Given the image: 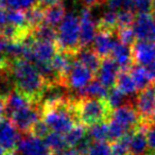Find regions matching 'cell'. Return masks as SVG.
Here are the masks:
<instances>
[{
	"label": "cell",
	"mask_w": 155,
	"mask_h": 155,
	"mask_svg": "<svg viewBox=\"0 0 155 155\" xmlns=\"http://www.w3.org/2000/svg\"><path fill=\"white\" fill-rule=\"evenodd\" d=\"M10 72L15 88L39 104L48 85L36 66L26 58H19L11 63Z\"/></svg>",
	"instance_id": "obj_1"
},
{
	"label": "cell",
	"mask_w": 155,
	"mask_h": 155,
	"mask_svg": "<svg viewBox=\"0 0 155 155\" xmlns=\"http://www.w3.org/2000/svg\"><path fill=\"white\" fill-rule=\"evenodd\" d=\"M50 132H51V130L49 129V127L46 124L45 121H44L43 119H41V120L33 127L30 135H33V136H35V137H39V138L45 139Z\"/></svg>",
	"instance_id": "obj_35"
},
{
	"label": "cell",
	"mask_w": 155,
	"mask_h": 155,
	"mask_svg": "<svg viewBox=\"0 0 155 155\" xmlns=\"http://www.w3.org/2000/svg\"><path fill=\"white\" fill-rule=\"evenodd\" d=\"M120 71V68L116 64V62L110 56H108V58H102L101 65L96 73V77L104 86L110 88L116 85L117 78Z\"/></svg>",
	"instance_id": "obj_13"
},
{
	"label": "cell",
	"mask_w": 155,
	"mask_h": 155,
	"mask_svg": "<svg viewBox=\"0 0 155 155\" xmlns=\"http://www.w3.org/2000/svg\"><path fill=\"white\" fill-rule=\"evenodd\" d=\"M41 119V108L39 104L26 107L18 110L9 118V120L14 124V127L22 134L29 135L32 131L33 127Z\"/></svg>",
	"instance_id": "obj_4"
},
{
	"label": "cell",
	"mask_w": 155,
	"mask_h": 155,
	"mask_svg": "<svg viewBox=\"0 0 155 155\" xmlns=\"http://www.w3.org/2000/svg\"><path fill=\"white\" fill-rule=\"evenodd\" d=\"M87 135V127L81 123H77L69 132L65 134V140L69 148H74Z\"/></svg>",
	"instance_id": "obj_28"
},
{
	"label": "cell",
	"mask_w": 155,
	"mask_h": 155,
	"mask_svg": "<svg viewBox=\"0 0 155 155\" xmlns=\"http://www.w3.org/2000/svg\"><path fill=\"white\" fill-rule=\"evenodd\" d=\"M144 68H146L147 72H148V75H149V78H150L151 83H152V84H155V61L151 63V64L144 66Z\"/></svg>",
	"instance_id": "obj_39"
},
{
	"label": "cell",
	"mask_w": 155,
	"mask_h": 155,
	"mask_svg": "<svg viewBox=\"0 0 155 155\" xmlns=\"http://www.w3.org/2000/svg\"><path fill=\"white\" fill-rule=\"evenodd\" d=\"M118 41L116 33L110 31L98 30L95 39L93 41L91 48L101 58H105L112 55L113 49Z\"/></svg>",
	"instance_id": "obj_12"
},
{
	"label": "cell",
	"mask_w": 155,
	"mask_h": 155,
	"mask_svg": "<svg viewBox=\"0 0 155 155\" xmlns=\"http://www.w3.org/2000/svg\"><path fill=\"white\" fill-rule=\"evenodd\" d=\"M80 47H91L98 33V24L93 17L91 10L83 8L80 12Z\"/></svg>",
	"instance_id": "obj_7"
},
{
	"label": "cell",
	"mask_w": 155,
	"mask_h": 155,
	"mask_svg": "<svg viewBox=\"0 0 155 155\" xmlns=\"http://www.w3.org/2000/svg\"><path fill=\"white\" fill-rule=\"evenodd\" d=\"M116 36L120 43L124 44L127 46H133L136 41V35L134 32L133 27H123V28H118L116 31Z\"/></svg>",
	"instance_id": "obj_30"
},
{
	"label": "cell",
	"mask_w": 155,
	"mask_h": 155,
	"mask_svg": "<svg viewBox=\"0 0 155 155\" xmlns=\"http://www.w3.org/2000/svg\"><path fill=\"white\" fill-rule=\"evenodd\" d=\"M133 105L142 122L150 124L155 114V84H151L142 91H139L133 101Z\"/></svg>",
	"instance_id": "obj_5"
},
{
	"label": "cell",
	"mask_w": 155,
	"mask_h": 155,
	"mask_svg": "<svg viewBox=\"0 0 155 155\" xmlns=\"http://www.w3.org/2000/svg\"><path fill=\"white\" fill-rule=\"evenodd\" d=\"M133 29L138 41L155 43V17L152 13L138 14L134 21Z\"/></svg>",
	"instance_id": "obj_11"
},
{
	"label": "cell",
	"mask_w": 155,
	"mask_h": 155,
	"mask_svg": "<svg viewBox=\"0 0 155 155\" xmlns=\"http://www.w3.org/2000/svg\"><path fill=\"white\" fill-rule=\"evenodd\" d=\"M154 15H155V0H154Z\"/></svg>",
	"instance_id": "obj_44"
},
{
	"label": "cell",
	"mask_w": 155,
	"mask_h": 155,
	"mask_svg": "<svg viewBox=\"0 0 155 155\" xmlns=\"http://www.w3.org/2000/svg\"><path fill=\"white\" fill-rule=\"evenodd\" d=\"M104 5H105L107 10L117 12V13L121 11H124V10L134 11L131 0H105Z\"/></svg>",
	"instance_id": "obj_31"
},
{
	"label": "cell",
	"mask_w": 155,
	"mask_h": 155,
	"mask_svg": "<svg viewBox=\"0 0 155 155\" xmlns=\"http://www.w3.org/2000/svg\"><path fill=\"white\" fill-rule=\"evenodd\" d=\"M8 25V10L0 5V30Z\"/></svg>",
	"instance_id": "obj_40"
},
{
	"label": "cell",
	"mask_w": 155,
	"mask_h": 155,
	"mask_svg": "<svg viewBox=\"0 0 155 155\" xmlns=\"http://www.w3.org/2000/svg\"><path fill=\"white\" fill-rule=\"evenodd\" d=\"M0 97H2V96H1V95H0Z\"/></svg>",
	"instance_id": "obj_45"
},
{
	"label": "cell",
	"mask_w": 155,
	"mask_h": 155,
	"mask_svg": "<svg viewBox=\"0 0 155 155\" xmlns=\"http://www.w3.org/2000/svg\"><path fill=\"white\" fill-rule=\"evenodd\" d=\"M110 58L116 62V64L119 66L120 70H130L131 67L135 64L134 63L132 47L124 45V44L120 43L119 41L115 45Z\"/></svg>",
	"instance_id": "obj_16"
},
{
	"label": "cell",
	"mask_w": 155,
	"mask_h": 155,
	"mask_svg": "<svg viewBox=\"0 0 155 155\" xmlns=\"http://www.w3.org/2000/svg\"><path fill=\"white\" fill-rule=\"evenodd\" d=\"M22 134L9 119H3L0 124V143L10 153H17Z\"/></svg>",
	"instance_id": "obj_10"
},
{
	"label": "cell",
	"mask_w": 155,
	"mask_h": 155,
	"mask_svg": "<svg viewBox=\"0 0 155 155\" xmlns=\"http://www.w3.org/2000/svg\"><path fill=\"white\" fill-rule=\"evenodd\" d=\"M5 45L7 39L0 34V71L7 70L11 67V62L5 56Z\"/></svg>",
	"instance_id": "obj_36"
},
{
	"label": "cell",
	"mask_w": 155,
	"mask_h": 155,
	"mask_svg": "<svg viewBox=\"0 0 155 155\" xmlns=\"http://www.w3.org/2000/svg\"><path fill=\"white\" fill-rule=\"evenodd\" d=\"M33 104L37 103H34L30 98H28L16 88H14L5 98V118L9 119L16 112L29 107Z\"/></svg>",
	"instance_id": "obj_14"
},
{
	"label": "cell",
	"mask_w": 155,
	"mask_h": 155,
	"mask_svg": "<svg viewBox=\"0 0 155 155\" xmlns=\"http://www.w3.org/2000/svg\"><path fill=\"white\" fill-rule=\"evenodd\" d=\"M135 12L124 10V11L118 12V28L123 27H133L135 21Z\"/></svg>",
	"instance_id": "obj_34"
},
{
	"label": "cell",
	"mask_w": 155,
	"mask_h": 155,
	"mask_svg": "<svg viewBox=\"0 0 155 155\" xmlns=\"http://www.w3.org/2000/svg\"><path fill=\"white\" fill-rule=\"evenodd\" d=\"M27 18V22L31 30L38 27L39 25L45 22V7L41 5H37L32 9L25 11Z\"/></svg>",
	"instance_id": "obj_26"
},
{
	"label": "cell",
	"mask_w": 155,
	"mask_h": 155,
	"mask_svg": "<svg viewBox=\"0 0 155 155\" xmlns=\"http://www.w3.org/2000/svg\"><path fill=\"white\" fill-rule=\"evenodd\" d=\"M87 133L93 141L110 142V127L108 122H101L87 127Z\"/></svg>",
	"instance_id": "obj_24"
},
{
	"label": "cell",
	"mask_w": 155,
	"mask_h": 155,
	"mask_svg": "<svg viewBox=\"0 0 155 155\" xmlns=\"http://www.w3.org/2000/svg\"><path fill=\"white\" fill-rule=\"evenodd\" d=\"M108 93V88L104 86L99 80L94 79L89 84H87L84 88L75 91V97L85 98H106Z\"/></svg>",
	"instance_id": "obj_19"
},
{
	"label": "cell",
	"mask_w": 155,
	"mask_h": 155,
	"mask_svg": "<svg viewBox=\"0 0 155 155\" xmlns=\"http://www.w3.org/2000/svg\"><path fill=\"white\" fill-rule=\"evenodd\" d=\"M83 8H87V9H94L96 7H99L101 5H104L105 0H79Z\"/></svg>",
	"instance_id": "obj_38"
},
{
	"label": "cell",
	"mask_w": 155,
	"mask_h": 155,
	"mask_svg": "<svg viewBox=\"0 0 155 155\" xmlns=\"http://www.w3.org/2000/svg\"><path fill=\"white\" fill-rule=\"evenodd\" d=\"M86 155H113L112 146L110 142L94 141L87 151Z\"/></svg>",
	"instance_id": "obj_32"
},
{
	"label": "cell",
	"mask_w": 155,
	"mask_h": 155,
	"mask_svg": "<svg viewBox=\"0 0 155 155\" xmlns=\"http://www.w3.org/2000/svg\"><path fill=\"white\" fill-rule=\"evenodd\" d=\"M127 96H125L122 91H120L116 86H113L110 88H108V93L107 96H106V101L108 102L110 106L113 108V110H116V108L120 107L122 105H125V104L129 103H133L134 100L130 101L127 99Z\"/></svg>",
	"instance_id": "obj_27"
},
{
	"label": "cell",
	"mask_w": 155,
	"mask_h": 155,
	"mask_svg": "<svg viewBox=\"0 0 155 155\" xmlns=\"http://www.w3.org/2000/svg\"><path fill=\"white\" fill-rule=\"evenodd\" d=\"M110 120L117 122L127 132L135 131L141 123V119L136 112L133 103L125 104L113 110Z\"/></svg>",
	"instance_id": "obj_8"
},
{
	"label": "cell",
	"mask_w": 155,
	"mask_h": 155,
	"mask_svg": "<svg viewBox=\"0 0 155 155\" xmlns=\"http://www.w3.org/2000/svg\"><path fill=\"white\" fill-rule=\"evenodd\" d=\"M135 13L150 14L154 12V0H131Z\"/></svg>",
	"instance_id": "obj_33"
},
{
	"label": "cell",
	"mask_w": 155,
	"mask_h": 155,
	"mask_svg": "<svg viewBox=\"0 0 155 155\" xmlns=\"http://www.w3.org/2000/svg\"><path fill=\"white\" fill-rule=\"evenodd\" d=\"M2 120H3V117L0 116V124H1V122H2Z\"/></svg>",
	"instance_id": "obj_43"
},
{
	"label": "cell",
	"mask_w": 155,
	"mask_h": 155,
	"mask_svg": "<svg viewBox=\"0 0 155 155\" xmlns=\"http://www.w3.org/2000/svg\"><path fill=\"white\" fill-rule=\"evenodd\" d=\"M19 155H54L45 139L33 135H22L17 148Z\"/></svg>",
	"instance_id": "obj_9"
},
{
	"label": "cell",
	"mask_w": 155,
	"mask_h": 155,
	"mask_svg": "<svg viewBox=\"0 0 155 155\" xmlns=\"http://www.w3.org/2000/svg\"><path fill=\"white\" fill-rule=\"evenodd\" d=\"M63 0H38L39 5H41L43 7H49V5H55V3L62 2Z\"/></svg>",
	"instance_id": "obj_41"
},
{
	"label": "cell",
	"mask_w": 155,
	"mask_h": 155,
	"mask_svg": "<svg viewBox=\"0 0 155 155\" xmlns=\"http://www.w3.org/2000/svg\"><path fill=\"white\" fill-rule=\"evenodd\" d=\"M66 7L63 2L49 5L45 8V24L58 28L66 16Z\"/></svg>",
	"instance_id": "obj_18"
},
{
	"label": "cell",
	"mask_w": 155,
	"mask_h": 155,
	"mask_svg": "<svg viewBox=\"0 0 155 155\" xmlns=\"http://www.w3.org/2000/svg\"><path fill=\"white\" fill-rule=\"evenodd\" d=\"M74 113L78 122L89 127L101 122H108L113 114L105 98L75 97Z\"/></svg>",
	"instance_id": "obj_2"
},
{
	"label": "cell",
	"mask_w": 155,
	"mask_h": 155,
	"mask_svg": "<svg viewBox=\"0 0 155 155\" xmlns=\"http://www.w3.org/2000/svg\"><path fill=\"white\" fill-rule=\"evenodd\" d=\"M74 58L78 62H80L82 65L91 70L94 73H97L100 65H101L102 58L96 53L91 47L80 48L77 53L74 54Z\"/></svg>",
	"instance_id": "obj_17"
},
{
	"label": "cell",
	"mask_w": 155,
	"mask_h": 155,
	"mask_svg": "<svg viewBox=\"0 0 155 155\" xmlns=\"http://www.w3.org/2000/svg\"><path fill=\"white\" fill-rule=\"evenodd\" d=\"M0 155H16V153H10L5 150L2 147V144L0 143Z\"/></svg>",
	"instance_id": "obj_42"
},
{
	"label": "cell",
	"mask_w": 155,
	"mask_h": 155,
	"mask_svg": "<svg viewBox=\"0 0 155 155\" xmlns=\"http://www.w3.org/2000/svg\"><path fill=\"white\" fill-rule=\"evenodd\" d=\"M135 64L142 66L151 64L155 61V43L148 41H137L132 46Z\"/></svg>",
	"instance_id": "obj_15"
},
{
	"label": "cell",
	"mask_w": 155,
	"mask_h": 155,
	"mask_svg": "<svg viewBox=\"0 0 155 155\" xmlns=\"http://www.w3.org/2000/svg\"><path fill=\"white\" fill-rule=\"evenodd\" d=\"M115 86L127 97L136 95L138 91V88L136 86L135 81H134L130 70H121L119 72Z\"/></svg>",
	"instance_id": "obj_20"
},
{
	"label": "cell",
	"mask_w": 155,
	"mask_h": 155,
	"mask_svg": "<svg viewBox=\"0 0 155 155\" xmlns=\"http://www.w3.org/2000/svg\"><path fill=\"white\" fill-rule=\"evenodd\" d=\"M56 45L60 51L75 54L80 49V17L74 13L66 14L58 27Z\"/></svg>",
	"instance_id": "obj_3"
},
{
	"label": "cell",
	"mask_w": 155,
	"mask_h": 155,
	"mask_svg": "<svg viewBox=\"0 0 155 155\" xmlns=\"http://www.w3.org/2000/svg\"><path fill=\"white\" fill-rule=\"evenodd\" d=\"M39 5L38 0H0V5L7 10L27 11Z\"/></svg>",
	"instance_id": "obj_29"
},
{
	"label": "cell",
	"mask_w": 155,
	"mask_h": 155,
	"mask_svg": "<svg viewBox=\"0 0 155 155\" xmlns=\"http://www.w3.org/2000/svg\"><path fill=\"white\" fill-rule=\"evenodd\" d=\"M130 72H131L134 81H135V84L137 86L138 91H142V89H144L146 87L150 86L152 84L150 81V78L148 75V72H147L144 66H142V65L134 64L130 69Z\"/></svg>",
	"instance_id": "obj_23"
},
{
	"label": "cell",
	"mask_w": 155,
	"mask_h": 155,
	"mask_svg": "<svg viewBox=\"0 0 155 155\" xmlns=\"http://www.w3.org/2000/svg\"><path fill=\"white\" fill-rule=\"evenodd\" d=\"M32 35L36 41H53L56 43L58 39V30L53 27L49 26L47 24H41L38 27L32 30Z\"/></svg>",
	"instance_id": "obj_22"
},
{
	"label": "cell",
	"mask_w": 155,
	"mask_h": 155,
	"mask_svg": "<svg viewBox=\"0 0 155 155\" xmlns=\"http://www.w3.org/2000/svg\"><path fill=\"white\" fill-rule=\"evenodd\" d=\"M96 74L91 70H89L87 67L82 65L80 62H78L74 58L72 66H71L69 73L66 79V86L70 91H78L84 88L87 84L91 82L95 79Z\"/></svg>",
	"instance_id": "obj_6"
},
{
	"label": "cell",
	"mask_w": 155,
	"mask_h": 155,
	"mask_svg": "<svg viewBox=\"0 0 155 155\" xmlns=\"http://www.w3.org/2000/svg\"><path fill=\"white\" fill-rule=\"evenodd\" d=\"M97 24L98 30H104L116 33L117 29H118V13L106 9V11L101 15Z\"/></svg>",
	"instance_id": "obj_21"
},
{
	"label": "cell",
	"mask_w": 155,
	"mask_h": 155,
	"mask_svg": "<svg viewBox=\"0 0 155 155\" xmlns=\"http://www.w3.org/2000/svg\"><path fill=\"white\" fill-rule=\"evenodd\" d=\"M147 139H148L149 152L155 153V124H149L147 129Z\"/></svg>",
	"instance_id": "obj_37"
},
{
	"label": "cell",
	"mask_w": 155,
	"mask_h": 155,
	"mask_svg": "<svg viewBox=\"0 0 155 155\" xmlns=\"http://www.w3.org/2000/svg\"><path fill=\"white\" fill-rule=\"evenodd\" d=\"M45 141L50 147L54 155H60L66 149L69 148L66 140H65V136L63 134L56 133V132H50L47 135V137L45 138Z\"/></svg>",
	"instance_id": "obj_25"
}]
</instances>
